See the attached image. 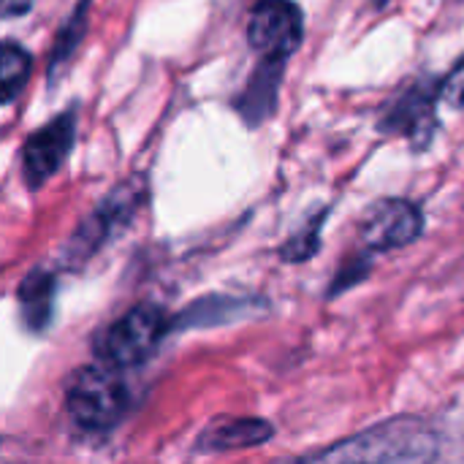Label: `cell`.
<instances>
[{
  "label": "cell",
  "mask_w": 464,
  "mask_h": 464,
  "mask_svg": "<svg viewBox=\"0 0 464 464\" xmlns=\"http://www.w3.org/2000/svg\"><path fill=\"white\" fill-rule=\"evenodd\" d=\"M52 277L44 272L30 275L22 285H19V302L24 310V318L30 326H41L49 318V299H52Z\"/></svg>",
  "instance_id": "cell-13"
},
{
  "label": "cell",
  "mask_w": 464,
  "mask_h": 464,
  "mask_svg": "<svg viewBox=\"0 0 464 464\" xmlns=\"http://www.w3.org/2000/svg\"><path fill=\"white\" fill-rule=\"evenodd\" d=\"M283 73H285V63H277V60H261V65L253 71L247 87L237 98V111L242 114L247 125L256 128L275 114Z\"/></svg>",
  "instance_id": "cell-9"
},
{
  "label": "cell",
  "mask_w": 464,
  "mask_h": 464,
  "mask_svg": "<svg viewBox=\"0 0 464 464\" xmlns=\"http://www.w3.org/2000/svg\"><path fill=\"white\" fill-rule=\"evenodd\" d=\"M144 193H147V188H144L141 177H133V179H125L122 185H117L101 201V207L82 223V228L73 234L68 253H73L79 261L92 256L106 239H111L122 226H128L133 220L136 209L144 201Z\"/></svg>",
  "instance_id": "cell-5"
},
{
  "label": "cell",
  "mask_w": 464,
  "mask_h": 464,
  "mask_svg": "<svg viewBox=\"0 0 464 464\" xmlns=\"http://www.w3.org/2000/svg\"><path fill=\"white\" fill-rule=\"evenodd\" d=\"M169 318L158 304H139L117 318L98 340V359L114 370H128L147 362L160 345Z\"/></svg>",
  "instance_id": "cell-3"
},
{
  "label": "cell",
  "mask_w": 464,
  "mask_h": 464,
  "mask_svg": "<svg viewBox=\"0 0 464 464\" xmlns=\"http://www.w3.org/2000/svg\"><path fill=\"white\" fill-rule=\"evenodd\" d=\"M424 231V215L413 201L383 198L372 204L362 220L359 237L367 250H397L416 242Z\"/></svg>",
  "instance_id": "cell-8"
},
{
  "label": "cell",
  "mask_w": 464,
  "mask_h": 464,
  "mask_svg": "<svg viewBox=\"0 0 464 464\" xmlns=\"http://www.w3.org/2000/svg\"><path fill=\"white\" fill-rule=\"evenodd\" d=\"M440 98V82H413L392 103H386L378 128L383 133L408 136L416 147H424L438 125L435 103Z\"/></svg>",
  "instance_id": "cell-7"
},
{
  "label": "cell",
  "mask_w": 464,
  "mask_h": 464,
  "mask_svg": "<svg viewBox=\"0 0 464 464\" xmlns=\"http://www.w3.org/2000/svg\"><path fill=\"white\" fill-rule=\"evenodd\" d=\"M272 438V427L258 419H228L215 421L207 427V432L198 438L201 451H231V449H247L258 446Z\"/></svg>",
  "instance_id": "cell-10"
},
{
  "label": "cell",
  "mask_w": 464,
  "mask_h": 464,
  "mask_svg": "<svg viewBox=\"0 0 464 464\" xmlns=\"http://www.w3.org/2000/svg\"><path fill=\"white\" fill-rule=\"evenodd\" d=\"M33 8V0H3V19L24 16Z\"/></svg>",
  "instance_id": "cell-15"
},
{
  "label": "cell",
  "mask_w": 464,
  "mask_h": 464,
  "mask_svg": "<svg viewBox=\"0 0 464 464\" xmlns=\"http://www.w3.org/2000/svg\"><path fill=\"white\" fill-rule=\"evenodd\" d=\"M440 98L464 111V57H459V63L449 71V76L440 82Z\"/></svg>",
  "instance_id": "cell-14"
},
{
  "label": "cell",
  "mask_w": 464,
  "mask_h": 464,
  "mask_svg": "<svg viewBox=\"0 0 464 464\" xmlns=\"http://www.w3.org/2000/svg\"><path fill=\"white\" fill-rule=\"evenodd\" d=\"M435 451V432L424 421L394 419L285 464H430Z\"/></svg>",
  "instance_id": "cell-1"
},
{
  "label": "cell",
  "mask_w": 464,
  "mask_h": 464,
  "mask_svg": "<svg viewBox=\"0 0 464 464\" xmlns=\"http://www.w3.org/2000/svg\"><path fill=\"white\" fill-rule=\"evenodd\" d=\"M128 408V386L120 378V370L98 362L76 370L65 386V411L68 416L90 430L106 432L111 430Z\"/></svg>",
  "instance_id": "cell-2"
},
{
  "label": "cell",
  "mask_w": 464,
  "mask_h": 464,
  "mask_svg": "<svg viewBox=\"0 0 464 464\" xmlns=\"http://www.w3.org/2000/svg\"><path fill=\"white\" fill-rule=\"evenodd\" d=\"M90 3L92 0H79L76 8L71 11V16L65 19L63 30L57 33V41L52 46V54H49V79L54 82L57 71L73 57V52L79 49L84 33H87V16H90Z\"/></svg>",
  "instance_id": "cell-12"
},
{
  "label": "cell",
  "mask_w": 464,
  "mask_h": 464,
  "mask_svg": "<svg viewBox=\"0 0 464 464\" xmlns=\"http://www.w3.org/2000/svg\"><path fill=\"white\" fill-rule=\"evenodd\" d=\"M247 41L261 60L288 63L304 41V14L294 0H258L247 19Z\"/></svg>",
  "instance_id": "cell-4"
},
{
  "label": "cell",
  "mask_w": 464,
  "mask_h": 464,
  "mask_svg": "<svg viewBox=\"0 0 464 464\" xmlns=\"http://www.w3.org/2000/svg\"><path fill=\"white\" fill-rule=\"evenodd\" d=\"M33 73V57L16 41H3L0 49V101L3 106L14 103V98L24 90Z\"/></svg>",
  "instance_id": "cell-11"
},
{
  "label": "cell",
  "mask_w": 464,
  "mask_h": 464,
  "mask_svg": "<svg viewBox=\"0 0 464 464\" xmlns=\"http://www.w3.org/2000/svg\"><path fill=\"white\" fill-rule=\"evenodd\" d=\"M73 139H76V111L73 109L57 114L54 120L41 125L35 133H30L22 147L24 182L30 188H38L46 179H52L60 171V166L65 163V158L71 155Z\"/></svg>",
  "instance_id": "cell-6"
}]
</instances>
